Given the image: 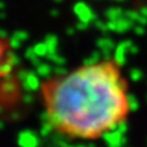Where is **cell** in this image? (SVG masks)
<instances>
[{
	"instance_id": "obj_2",
	"label": "cell",
	"mask_w": 147,
	"mask_h": 147,
	"mask_svg": "<svg viewBox=\"0 0 147 147\" xmlns=\"http://www.w3.org/2000/svg\"><path fill=\"white\" fill-rule=\"evenodd\" d=\"M15 72V53L9 38L0 34V97L5 93L7 85ZM4 98V97H3Z\"/></svg>"
},
{
	"instance_id": "obj_1",
	"label": "cell",
	"mask_w": 147,
	"mask_h": 147,
	"mask_svg": "<svg viewBox=\"0 0 147 147\" xmlns=\"http://www.w3.org/2000/svg\"><path fill=\"white\" fill-rule=\"evenodd\" d=\"M38 99L50 130L79 142L100 140L123 126L132 112L129 80L115 57L44 77Z\"/></svg>"
}]
</instances>
